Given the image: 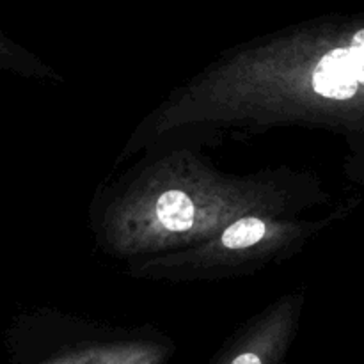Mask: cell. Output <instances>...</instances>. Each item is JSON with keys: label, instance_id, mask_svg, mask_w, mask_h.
<instances>
[{"label": "cell", "instance_id": "obj_2", "mask_svg": "<svg viewBox=\"0 0 364 364\" xmlns=\"http://www.w3.org/2000/svg\"><path fill=\"white\" fill-rule=\"evenodd\" d=\"M153 219L162 231L181 233L198 223L196 205L185 192L169 191L164 192L153 206Z\"/></svg>", "mask_w": 364, "mask_h": 364}, {"label": "cell", "instance_id": "obj_3", "mask_svg": "<svg viewBox=\"0 0 364 364\" xmlns=\"http://www.w3.org/2000/svg\"><path fill=\"white\" fill-rule=\"evenodd\" d=\"M269 235V224L259 217H242L235 220L220 237V245L228 251H244L255 247Z\"/></svg>", "mask_w": 364, "mask_h": 364}, {"label": "cell", "instance_id": "obj_1", "mask_svg": "<svg viewBox=\"0 0 364 364\" xmlns=\"http://www.w3.org/2000/svg\"><path fill=\"white\" fill-rule=\"evenodd\" d=\"M302 96L315 95L329 103L350 102L364 89V28L355 32L348 46H340L318 59L309 77L299 78Z\"/></svg>", "mask_w": 364, "mask_h": 364}]
</instances>
